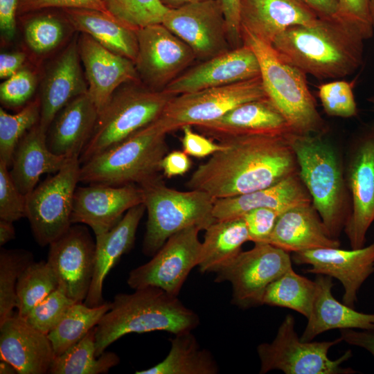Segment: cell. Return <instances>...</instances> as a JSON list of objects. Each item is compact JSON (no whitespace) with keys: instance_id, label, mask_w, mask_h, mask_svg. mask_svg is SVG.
I'll list each match as a JSON object with an SVG mask.
<instances>
[{"instance_id":"680465c9","label":"cell","mask_w":374,"mask_h":374,"mask_svg":"<svg viewBox=\"0 0 374 374\" xmlns=\"http://www.w3.org/2000/svg\"><path fill=\"white\" fill-rule=\"evenodd\" d=\"M15 238L13 222L0 219V245L3 246Z\"/></svg>"},{"instance_id":"8fae6325","label":"cell","mask_w":374,"mask_h":374,"mask_svg":"<svg viewBox=\"0 0 374 374\" xmlns=\"http://www.w3.org/2000/svg\"><path fill=\"white\" fill-rule=\"evenodd\" d=\"M79 157H73L54 175L26 195V217L42 247L49 245L71 226L73 199L80 177Z\"/></svg>"},{"instance_id":"9a60e30c","label":"cell","mask_w":374,"mask_h":374,"mask_svg":"<svg viewBox=\"0 0 374 374\" xmlns=\"http://www.w3.org/2000/svg\"><path fill=\"white\" fill-rule=\"evenodd\" d=\"M346 181L351 212L344 232L352 249L364 247L367 231L374 222V126L364 130L350 151Z\"/></svg>"},{"instance_id":"db71d44e","label":"cell","mask_w":374,"mask_h":374,"mask_svg":"<svg viewBox=\"0 0 374 374\" xmlns=\"http://www.w3.org/2000/svg\"><path fill=\"white\" fill-rule=\"evenodd\" d=\"M190 166L188 155L184 151L178 150L166 154L161 163V171L168 178L184 175Z\"/></svg>"},{"instance_id":"91938a15","label":"cell","mask_w":374,"mask_h":374,"mask_svg":"<svg viewBox=\"0 0 374 374\" xmlns=\"http://www.w3.org/2000/svg\"><path fill=\"white\" fill-rule=\"evenodd\" d=\"M205 0H159L161 3L167 9H175L192 3Z\"/></svg>"},{"instance_id":"60d3db41","label":"cell","mask_w":374,"mask_h":374,"mask_svg":"<svg viewBox=\"0 0 374 374\" xmlns=\"http://www.w3.org/2000/svg\"><path fill=\"white\" fill-rule=\"evenodd\" d=\"M33 262L25 249H1L0 252V323L11 316L17 305L16 287L23 271Z\"/></svg>"},{"instance_id":"8d00e7d4","label":"cell","mask_w":374,"mask_h":374,"mask_svg":"<svg viewBox=\"0 0 374 374\" xmlns=\"http://www.w3.org/2000/svg\"><path fill=\"white\" fill-rule=\"evenodd\" d=\"M110 303L90 307L82 302L73 304L59 323L48 333L55 356L65 352L95 328L109 310Z\"/></svg>"},{"instance_id":"f1b7e54d","label":"cell","mask_w":374,"mask_h":374,"mask_svg":"<svg viewBox=\"0 0 374 374\" xmlns=\"http://www.w3.org/2000/svg\"><path fill=\"white\" fill-rule=\"evenodd\" d=\"M314 280L316 291L306 327L300 337L302 341H312L333 329L374 330V314L358 312L334 297L332 278L317 274Z\"/></svg>"},{"instance_id":"e0dca14e","label":"cell","mask_w":374,"mask_h":374,"mask_svg":"<svg viewBox=\"0 0 374 374\" xmlns=\"http://www.w3.org/2000/svg\"><path fill=\"white\" fill-rule=\"evenodd\" d=\"M96 242L86 226L75 224L49 244L47 262L60 287L75 303L85 300L93 279Z\"/></svg>"},{"instance_id":"7c38bea8","label":"cell","mask_w":374,"mask_h":374,"mask_svg":"<svg viewBox=\"0 0 374 374\" xmlns=\"http://www.w3.org/2000/svg\"><path fill=\"white\" fill-rule=\"evenodd\" d=\"M217 268L215 282H229L231 303L246 310L262 305L267 287L292 267L290 252L269 243L257 242Z\"/></svg>"},{"instance_id":"5b68a950","label":"cell","mask_w":374,"mask_h":374,"mask_svg":"<svg viewBox=\"0 0 374 374\" xmlns=\"http://www.w3.org/2000/svg\"><path fill=\"white\" fill-rule=\"evenodd\" d=\"M243 44L256 54L267 96L283 115L292 132L325 134L327 127L308 89L306 74L285 60L271 45L241 29Z\"/></svg>"},{"instance_id":"5bb4252c","label":"cell","mask_w":374,"mask_h":374,"mask_svg":"<svg viewBox=\"0 0 374 374\" xmlns=\"http://www.w3.org/2000/svg\"><path fill=\"white\" fill-rule=\"evenodd\" d=\"M134 61L140 81L153 90H163L196 60L193 51L163 24L136 30Z\"/></svg>"},{"instance_id":"e575fe53","label":"cell","mask_w":374,"mask_h":374,"mask_svg":"<svg viewBox=\"0 0 374 374\" xmlns=\"http://www.w3.org/2000/svg\"><path fill=\"white\" fill-rule=\"evenodd\" d=\"M96 327L62 354L55 356L48 371L51 374L107 373L120 362L113 352L96 353Z\"/></svg>"},{"instance_id":"b9f144b4","label":"cell","mask_w":374,"mask_h":374,"mask_svg":"<svg viewBox=\"0 0 374 374\" xmlns=\"http://www.w3.org/2000/svg\"><path fill=\"white\" fill-rule=\"evenodd\" d=\"M109 14L130 27L162 23L168 9L159 0H102Z\"/></svg>"},{"instance_id":"44dd1931","label":"cell","mask_w":374,"mask_h":374,"mask_svg":"<svg viewBox=\"0 0 374 374\" xmlns=\"http://www.w3.org/2000/svg\"><path fill=\"white\" fill-rule=\"evenodd\" d=\"M78 51L88 84V93L99 112L121 85L141 82L134 61L81 33Z\"/></svg>"},{"instance_id":"603a6c76","label":"cell","mask_w":374,"mask_h":374,"mask_svg":"<svg viewBox=\"0 0 374 374\" xmlns=\"http://www.w3.org/2000/svg\"><path fill=\"white\" fill-rule=\"evenodd\" d=\"M55 357L48 335L18 313L0 323V359L11 364L17 373H48Z\"/></svg>"},{"instance_id":"2e32d148","label":"cell","mask_w":374,"mask_h":374,"mask_svg":"<svg viewBox=\"0 0 374 374\" xmlns=\"http://www.w3.org/2000/svg\"><path fill=\"white\" fill-rule=\"evenodd\" d=\"M161 24L189 46L200 61L231 49L218 0H205L168 9Z\"/></svg>"},{"instance_id":"ab89813d","label":"cell","mask_w":374,"mask_h":374,"mask_svg":"<svg viewBox=\"0 0 374 374\" xmlns=\"http://www.w3.org/2000/svg\"><path fill=\"white\" fill-rule=\"evenodd\" d=\"M39 98L28 103L17 113L10 114L0 108V161L10 168L15 150L20 139L39 123Z\"/></svg>"},{"instance_id":"681fc988","label":"cell","mask_w":374,"mask_h":374,"mask_svg":"<svg viewBox=\"0 0 374 374\" xmlns=\"http://www.w3.org/2000/svg\"><path fill=\"white\" fill-rule=\"evenodd\" d=\"M369 0H338L337 19L358 26L370 37L373 35L368 10Z\"/></svg>"},{"instance_id":"bcb514c9","label":"cell","mask_w":374,"mask_h":374,"mask_svg":"<svg viewBox=\"0 0 374 374\" xmlns=\"http://www.w3.org/2000/svg\"><path fill=\"white\" fill-rule=\"evenodd\" d=\"M26 196L13 182L6 163L0 161V219L12 222L26 217Z\"/></svg>"},{"instance_id":"ee69618b","label":"cell","mask_w":374,"mask_h":374,"mask_svg":"<svg viewBox=\"0 0 374 374\" xmlns=\"http://www.w3.org/2000/svg\"><path fill=\"white\" fill-rule=\"evenodd\" d=\"M354 82L335 80L321 84L318 96L324 112L330 116L350 118L357 115L353 93Z\"/></svg>"},{"instance_id":"9f6ffc18","label":"cell","mask_w":374,"mask_h":374,"mask_svg":"<svg viewBox=\"0 0 374 374\" xmlns=\"http://www.w3.org/2000/svg\"><path fill=\"white\" fill-rule=\"evenodd\" d=\"M26 55L24 52L2 53L0 55V78L7 79L24 67Z\"/></svg>"},{"instance_id":"484cf974","label":"cell","mask_w":374,"mask_h":374,"mask_svg":"<svg viewBox=\"0 0 374 374\" xmlns=\"http://www.w3.org/2000/svg\"><path fill=\"white\" fill-rule=\"evenodd\" d=\"M98 111L88 92L68 103L55 115L46 133L49 150L60 156L79 157L93 133Z\"/></svg>"},{"instance_id":"7bdbcfd3","label":"cell","mask_w":374,"mask_h":374,"mask_svg":"<svg viewBox=\"0 0 374 374\" xmlns=\"http://www.w3.org/2000/svg\"><path fill=\"white\" fill-rule=\"evenodd\" d=\"M75 303L58 286L55 290L35 305L24 318L31 326L48 335Z\"/></svg>"},{"instance_id":"f35d334b","label":"cell","mask_w":374,"mask_h":374,"mask_svg":"<svg viewBox=\"0 0 374 374\" xmlns=\"http://www.w3.org/2000/svg\"><path fill=\"white\" fill-rule=\"evenodd\" d=\"M58 286L56 274L48 262L33 261L23 271L17 283V313L24 317Z\"/></svg>"},{"instance_id":"74e56055","label":"cell","mask_w":374,"mask_h":374,"mask_svg":"<svg viewBox=\"0 0 374 374\" xmlns=\"http://www.w3.org/2000/svg\"><path fill=\"white\" fill-rule=\"evenodd\" d=\"M315 291V280L298 274L292 267L267 287L262 305L289 308L308 318Z\"/></svg>"},{"instance_id":"cb8c5ba5","label":"cell","mask_w":374,"mask_h":374,"mask_svg":"<svg viewBox=\"0 0 374 374\" xmlns=\"http://www.w3.org/2000/svg\"><path fill=\"white\" fill-rule=\"evenodd\" d=\"M195 127L218 141L234 136L285 135L293 132L268 97L242 103L219 118Z\"/></svg>"},{"instance_id":"277c9868","label":"cell","mask_w":374,"mask_h":374,"mask_svg":"<svg viewBox=\"0 0 374 374\" xmlns=\"http://www.w3.org/2000/svg\"><path fill=\"white\" fill-rule=\"evenodd\" d=\"M324 134L290 132L299 175L330 235L339 239L351 212V202L337 152Z\"/></svg>"},{"instance_id":"4dcf8cb0","label":"cell","mask_w":374,"mask_h":374,"mask_svg":"<svg viewBox=\"0 0 374 374\" xmlns=\"http://www.w3.org/2000/svg\"><path fill=\"white\" fill-rule=\"evenodd\" d=\"M69 159L49 150L46 133L38 123L19 141L9 168L10 175L19 191L26 196L37 186L43 174L57 172Z\"/></svg>"},{"instance_id":"4fadbf2b","label":"cell","mask_w":374,"mask_h":374,"mask_svg":"<svg viewBox=\"0 0 374 374\" xmlns=\"http://www.w3.org/2000/svg\"><path fill=\"white\" fill-rule=\"evenodd\" d=\"M200 231L190 226L171 235L149 262L130 271L127 285L134 290L156 287L178 296L190 272L199 265Z\"/></svg>"},{"instance_id":"836d02e7","label":"cell","mask_w":374,"mask_h":374,"mask_svg":"<svg viewBox=\"0 0 374 374\" xmlns=\"http://www.w3.org/2000/svg\"><path fill=\"white\" fill-rule=\"evenodd\" d=\"M249 241L243 217L216 220L206 230L198 265L202 273L214 271L236 256Z\"/></svg>"},{"instance_id":"ffe728a7","label":"cell","mask_w":374,"mask_h":374,"mask_svg":"<svg viewBox=\"0 0 374 374\" xmlns=\"http://www.w3.org/2000/svg\"><path fill=\"white\" fill-rule=\"evenodd\" d=\"M259 76L257 57L249 46L243 44L187 69L163 90L177 96Z\"/></svg>"},{"instance_id":"d4e9b609","label":"cell","mask_w":374,"mask_h":374,"mask_svg":"<svg viewBox=\"0 0 374 374\" xmlns=\"http://www.w3.org/2000/svg\"><path fill=\"white\" fill-rule=\"evenodd\" d=\"M318 18L299 0H240L241 29L269 45L288 28L312 24Z\"/></svg>"},{"instance_id":"8992f818","label":"cell","mask_w":374,"mask_h":374,"mask_svg":"<svg viewBox=\"0 0 374 374\" xmlns=\"http://www.w3.org/2000/svg\"><path fill=\"white\" fill-rule=\"evenodd\" d=\"M148 212L143 252L153 256L173 234L190 226L206 230L216 221L215 199L199 190H177L168 187L159 174L139 185Z\"/></svg>"},{"instance_id":"ac0fdd59","label":"cell","mask_w":374,"mask_h":374,"mask_svg":"<svg viewBox=\"0 0 374 374\" xmlns=\"http://www.w3.org/2000/svg\"><path fill=\"white\" fill-rule=\"evenodd\" d=\"M291 257L297 265L310 266L305 273L337 279L344 290L343 303L353 308L359 290L374 273V242L359 249L323 247L297 251Z\"/></svg>"},{"instance_id":"d590c367","label":"cell","mask_w":374,"mask_h":374,"mask_svg":"<svg viewBox=\"0 0 374 374\" xmlns=\"http://www.w3.org/2000/svg\"><path fill=\"white\" fill-rule=\"evenodd\" d=\"M24 41L28 48L39 56L55 51L73 28L61 10L58 14L44 10L21 15Z\"/></svg>"},{"instance_id":"7a4b0ae2","label":"cell","mask_w":374,"mask_h":374,"mask_svg":"<svg viewBox=\"0 0 374 374\" xmlns=\"http://www.w3.org/2000/svg\"><path fill=\"white\" fill-rule=\"evenodd\" d=\"M369 36L361 28L336 17H319L306 25L288 28L271 46L285 60L320 79L340 78L362 64L364 41Z\"/></svg>"},{"instance_id":"1f68e13d","label":"cell","mask_w":374,"mask_h":374,"mask_svg":"<svg viewBox=\"0 0 374 374\" xmlns=\"http://www.w3.org/2000/svg\"><path fill=\"white\" fill-rule=\"evenodd\" d=\"M73 30L91 37L107 49L135 61L136 30L112 15L89 9L61 10Z\"/></svg>"},{"instance_id":"816d5d0a","label":"cell","mask_w":374,"mask_h":374,"mask_svg":"<svg viewBox=\"0 0 374 374\" xmlns=\"http://www.w3.org/2000/svg\"><path fill=\"white\" fill-rule=\"evenodd\" d=\"M225 18L228 39L231 48L243 45L240 21V0H218Z\"/></svg>"},{"instance_id":"52a82bcc","label":"cell","mask_w":374,"mask_h":374,"mask_svg":"<svg viewBox=\"0 0 374 374\" xmlns=\"http://www.w3.org/2000/svg\"><path fill=\"white\" fill-rule=\"evenodd\" d=\"M166 136L152 122L82 163L80 182L113 186L141 184L161 171V161L168 153Z\"/></svg>"},{"instance_id":"7dc6e473","label":"cell","mask_w":374,"mask_h":374,"mask_svg":"<svg viewBox=\"0 0 374 374\" xmlns=\"http://www.w3.org/2000/svg\"><path fill=\"white\" fill-rule=\"evenodd\" d=\"M280 214L278 211L267 207L246 213L242 217L248 229L249 241L267 243Z\"/></svg>"},{"instance_id":"6125c7cd","label":"cell","mask_w":374,"mask_h":374,"mask_svg":"<svg viewBox=\"0 0 374 374\" xmlns=\"http://www.w3.org/2000/svg\"><path fill=\"white\" fill-rule=\"evenodd\" d=\"M368 10L371 24L374 31V0H369Z\"/></svg>"},{"instance_id":"94428289","label":"cell","mask_w":374,"mask_h":374,"mask_svg":"<svg viewBox=\"0 0 374 374\" xmlns=\"http://www.w3.org/2000/svg\"><path fill=\"white\" fill-rule=\"evenodd\" d=\"M0 373L1 374H14L17 373L15 368L6 361L1 360L0 362Z\"/></svg>"},{"instance_id":"9c48e42d","label":"cell","mask_w":374,"mask_h":374,"mask_svg":"<svg viewBox=\"0 0 374 374\" xmlns=\"http://www.w3.org/2000/svg\"><path fill=\"white\" fill-rule=\"evenodd\" d=\"M343 341L339 337L332 341H302L295 330V319L287 314L279 326L274 339L257 346L260 359L259 373L277 370L285 374H353L356 371L343 367L352 357L346 350L336 359L328 357L332 346Z\"/></svg>"},{"instance_id":"30bf717a","label":"cell","mask_w":374,"mask_h":374,"mask_svg":"<svg viewBox=\"0 0 374 374\" xmlns=\"http://www.w3.org/2000/svg\"><path fill=\"white\" fill-rule=\"evenodd\" d=\"M265 97L267 96L259 76L175 96L153 122L167 134L186 125L195 127L215 121L242 103Z\"/></svg>"},{"instance_id":"f546056e","label":"cell","mask_w":374,"mask_h":374,"mask_svg":"<svg viewBox=\"0 0 374 374\" xmlns=\"http://www.w3.org/2000/svg\"><path fill=\"white\" fill-rule=\"evenodd\" d=\"M312 203L299 173L266 188L233 197L215 199L213 214L216 220L242 217L258 208H271L280 213L301 204Z\"/></svg>"},{"instance_id":"3957f363","label":"cell","mask_w":374,"mask_h":374,"mask_svg":"<svg viewBox=\"0 0 374 374\" xmlns=\"http://www.w3.org/2000/svg\"><path fill=\"white\" fill-rule=\"evenodd\" d=\"M134 290L115 295L96 326L97 357L127 334L164 331L175 335L192 331L199 325L198 315L178 296L152 286Z\"/></svg>"},{"instance_id":"6da1fadb","label":"cell","mask_w":374,"mask_h":374,"mask_svg":"<svg viewBox=\"0 0 374 374\" xmlns=\"http://www.w3.org/2000/svg\"><path fill=\"white\" fill-rule=\"evenodd\" d=\"M286 134L241 135L219 141L224 149L200 164L186 186L217 199L266 188L298 174Z\"/></svg>"},{"instance_id":"4316f807","label":"cell","mask_w":374,"mask_h":374,"mask_svg":"<svg viewBox=\"0 0 374 374\" xmlns=\"http://www.w3.org/2000/svg\"><path fill=\"white\" fill-rule=\"evenodd\" d=\"M267 243L290 253L340 247L339 239L331 237L312 203L280 213Z\"/></svg>"},{"instance_id":"83f0119b","label":"cell","mask_w":374,"mask_h":374,"mask_svg":"<svg viewBox=\"0 0 374 374\" xmlns=\"http://www.w3.org/2000/svg\"><path fill=\"white\" fill-rule=\"evenodd\" d=\"M145 211L143 203L131 208L111 230L96 236L94 272L85 305L96 307L105 303V279L121 256L132 248L139 224Z\"/></svg>"},{"instance_id":"7402d4cb","label":"cell","mask_w":374,"mask_h":374,"mask_svg":"<svg viewBox=\"0 0 374 374\" xmlns=\"http://www.w3.org/2000/svg\"><path fill=\"white\" fill-rule=\"evenodd\" d=\"M78 37L73 38L49 65L39 93V125L46 133L57 113L73 98L88 92V84L80 65Z\"/></svg>"},{"instance_id":"be15d7a7","label":"cell","mask_w":374,"mask_h":374,"mask_svg":"<svg viewBox=\"0 0 374 374\" xmlns=\"http://www.w3.org/2000/svg\"><path fill=\"white\" fill-rule=\"evenodd\" d=\"M367 100L372 105V109L374 112V96L369 97Z\"/></svg>"},{"instance_id":"f5cc1de1","label":"cell","mask_w":374,"mask_h":374,"mask_svg":"<svg viewBox=\"0 0 374 374\" xmlns=\"http://www.w3.org/2000/svg\"><path fill=\"white\" fill-rule=\"evenodd\" d=\"M20 0H0V31L6 42L12 40L16 34L17 16Z\"/></svg>"},{"instance_id":"11a10c76","label":"cell","mask_w":374,"mask_h":374,"mask_svg":"<svg viewBox=\"0 0 374 374\" xmlns=\"http://www.w3.org/2000/svg\"><path fill=\"white\" fill-rule=\"evenodd\" d=\"M340 337L343 341L367 350L374 357V330L341 329Z\"/></svg>"},{"instance_id":"c3c4849f","label":"cell","mask_w":374,"mask_h":374,"mask_svg":"<svg viewBox=\"0 0 374 374\" xmlns=\"http://www.w3.org/2000/svg\"><path fill=\"white\" fill-rule=\"evenodd\" d=\"M50 8L89 9L109 14L102 0H20L18 15Z\"/></svg>"},{"instance_id":"f6af8a7d","label":"cell","mask_w":374,"mask_h":374,"mask_svg":"<svg viewBox=\"0 0 374 374\" xmlns=\"http://www.w3.org/2000/svg\"><path fill=\"white\" fill-rule=\"evenodd\" d=\"M37 82L35 73L24 66L1 84V103L9 108L24 107L34 94Z\"/></svg>"},{"instance_id":"d6986e66","label":"cell","mask_w":374,"mask_h":374,"mask_svg":"<svg viewBox=\"0 0 374 374\" xmlns=\"http://www.w3.org/2000/svg\"><path fill=\"white\" fill-rule=\"evenodd\" d=\"M143 202L140 186L89 184L77 186L71 221L91 228L95 236L111 230L131 208Z\"/></svg>"},{"instance_id":"6f0895ef","label":"cell","mask_w":374,"mask_h":374,"mask_svg":"<svg viewBox=\"0 0 374 374\" xmlns=\"http://www.w3.org/2000/svg\"><path fill=\"white\" fill-rule=\"evenodd\" d=\"M299 1L310 8L319 17H334L337 11L338 0Z\"/></svg>"},{"instance_id":"ba28073f","label":"cell","mask_w":374,"mask_h":374,"mask_svg":"<svg viewBox=\"0 0 374 374\" xmlns=\"http://www.w3.org/2000/svg\"><path fill=\"white\" fill-rule=\"evenodd\" d=\"M174 96L141 82L119 87L99 112L91 138L80 155V164L154 121Z\"/></svg>"},{"instance_id":"f907efd6","label":"cell","mask_w":374,"mask_h":374,"mask_svg":"<svg viewBox=\"0 0 374 374\" xmlns=\"http://www.w3.org/2000/svg\"><path fill=\"white\" fill-rule=\"evenodd\" d=\"M181 130L183 136L181 141L183 151L188 155L204 158L224 148L220 142L215 143L212 139L193 132L190 125L184 126Z\"/></svg>"},{"instance_id":"d6a6232c","label":"cell","mask_w":374,"mask_h":374,"mask_svg":"<svg viewBox=\"0 0 374 374\" xmlns=\"http://www.w3.org/2000/svg\"><path fill=\"white\" fill-rule=\"evenodd\" d=\"M170 348L159 363L136 374H216L219 367L211 353L201 348L192 331L174 335Z\"/></svg>"}]
</instances>
